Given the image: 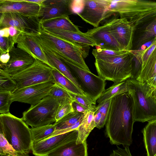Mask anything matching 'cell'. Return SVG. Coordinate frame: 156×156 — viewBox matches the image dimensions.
Here are the masks:
<instances>
[{
    "instance_id": "1",
    "label": "cell",
    "mask_w": 156,
    "mask_h": 156,
    "mask_svg": "<svg viewBox=\"0 0 156 156\" xmlns=\"http://www.w3.org/2000/svg\"><path fill=\"white\" fill-rule=\"evenodd\" d=\"M133 107V99L127 92L111 99L105 126V134L110 143L129 147L132 143Z\"/></svg>"
},
{
    "instance_id": "2",
    "label": "cell",
    "mask_w": 156,
    "mask_h": 156,
    "mask_svg": "<svg viewBox=\"0 0 156 156\" xmlns=\"http://www.w3.org/2000/svg\"><path fill=\"white\" fill-rule=\"evenodd\" d=\"M40 42L61 61L67 60L82 69L90 71L84 58L88 55L90 46L73 43L59 38L41 27L38 34H33Z\"/></svg>"
},
{
    "instance_id": "3",
    "label": "cell",
    "mask_w": 156,
    "mask_h": 156,
    "mask_svg": "<svg viewBox=\"0 0 156 156\" xmlns=\"http://www.w3.org/2000/svg\"><path fill=\"white\" fill-rule=\"evenodd\" d=\"M0 133L19 156H29L33 143L31 129L22 118H18L10 113L0 114Z\"/></svg>"
},
{
    "instance_id": "4",
    "label": "cell",
    "mask_w": 156,
    "mask_h": 156,
    "mask_svg": "<svg viewBox=\"0 0 156 156\" xmlns=\"http://www.w3.org/2000/svg\"><path fill=\"white\" fill-rule=\"evenodd\" d=\"M126 81L128 92L133 102L134 122L156 119V100L153 95L154 88L136 79L129 78Z\"/></svg>"
},
{
    "instance_id": "5",
    "label": "cell",
    "mask_w": 156,
    "mask_h": 156,
    "mask_svg": "<svg viewBox=\"0 0 156 156\" xmlns=\"http://www.w3.org/2000/svg\"><path fill=\"white\" fill-rule=\"evenodd\" d=\"M109 11L118 13L135 27L156 19V2L140 0H109Z\"/></svg>"
},
{
    "instance_id": "6",
    "label": "cell",
    "mask_w": 156,
    "mask_h": 156,
    "mask_svg": "<svg viewBox=\"0 0 156 156\" xmlns=\"http://www.w3.org/2000/svg\"><path fill=\"white\" fill-rule=\"evenodd\" d=\"M133 56L130 51L102 60L95 59L98 75L105 80L115 82L126 80L131 76Z\"/></svg>"
},
{
    "instance_id": "7",
    "label": "cell",
    "mask_w": 156,
    "mask_h": 156,
    "mask_svg": "<svg viewBox=\"0 0 156 156\" xmlns=\"http://www.w3.org/2000/svg\"><path fill=\"white\" fill-rule=\"evenodd\" d=\"M67 66L84 94L96 103L105 90L106 80L67 60L62 61Z\"/></svg>"
},
{
    "instance_id": "8",
    "label": "cell",
    "mask_w": 156,
    "mask_h": 156,
    "mask_svg": "<svg viewBox=\"0 0 156 156\" xmlns=\"http://www.w3.org/2000/svg\"><path fill=\"white\" fill-rule=\"evenodd\" d=\"M59 102L48 96L23 114L22 119L32 128L48 125L56 122L55 116Z\"/></svg>"
},
{
    "instance_id": "9",
    "label": "cell",
    "mask_w": 156,
    "mask_h": 156,
    "mask_svg": "<svg viewBox=\"0 0 156 156\" xmlns=\"http://www.w3.org/2000/svg\"><path fill=\"white\" fill-rule=\"evenodd\" d=\"M52 69L44 63L36 59L28 68L11 77L16 83V90L45 82L55 83Z\"/></svg>"
},
{
    "instance_id": "10",
    "label": "cell",
    "mask_w": 156,
    "mask_h": 156,
    "mask_svg": "<svg viewBox=\"0 0 156 156\" xmlns=\"http://www.w3.org/2000/svg\"><path fill=\"white\" fill-rule=\"evenodd\" d=\"M10 27L20 32L32 34H39L41 27L37 17L14 12L1 13L0 29Z\"/></svg>"
},
{
    "instance_id": "11",
    "label": "cell",
    "mask_w": 156,
    "mask_h": 156,
    "mask_svg": "<svg viewBox=\"0 0 156 156\" xmlns=\"http://www.w3.org/2000/svg\"><path fill=\"white\" fill-rule=\"evenodd\" d=\"M82 12L77 15L83 21L95 27L114 13L109 11V0H84Z\"/></svg>"
},
{
    "instance_id": "12",
    "label": "cell",
    "mask_w": 156,
    "mask_h": 156,
    "mask_svg": "<svg viewBox=\"0 0 156 156\" xmlns=\"http://www.w3.org/2000/svg\"><path fill=\"white\" fill-rule=\"evenodd\" d=\"M110 30L123 50H132L136 27L125 18L113 17L107 22Z\"/></svg>"
},
{
    "instance_id": "13",
    "label": "cell",
    "mask_w": 156,
    "mask_h": 156,
    "mask_svg": "<svg viewBox=\"0 0 156 156\" xmlns=\"http://www.w3.org/2000/svg\"><path fill=\"white\" fill-rule=\"evenodd\" d=\"M55 83L45 82L17 90L12 94V101L27 103L33 107L48 96Z\"/></svg>"
},
{
    "instance_id": "14",
    "label": "cell",
    "mask_w": 156,
    "mask_h": 156,
    "mask_svg": "<svg viewBox=\"0 0 156 156\" xmlns=\"http://www.w3.org/2000/svg\"><path fill=\"white\" fill-rule=\"evenodd\" d=\"M78 131L75 129L59 134L40 142L33 141L31 151L35 156H47L60 147L73 141H76Z\"/></svg>"
},
{
    "instance_id": "15",
    "label": "cell",
    "mask_w": 156,
    "mask_h": 156,
    "mask_svg": "<svg viewBox=\"0 0 156 156\" xmlns=\"http://www.w3.org/2000/svg\"><path fill=\"white\" fill-rule=\"evenodd\" d=\"M9 53L10 57L9 61L6 64L0 63V69L11 77L28 68L35 60L26 51L14 46Z\"/></svg>"
},
{
    "instance_id": "16",
    "label": "cell",
    "mask_w": 156,
    "mask_h": 156,
    "mask_svg": "<svg viewBox=\"0 0 156 156\" xmlns=\"http://www.w3.org/2000/svg\"><path fill=\"white\" fill-rule=\"evenodd\" d=\"M71 0H45L40 6L37 16L40 21L73 14L70 7Z\"/></svg>"
},
{
    "instance_id": "17",
    "label": "cell",
    "mask_w": 156,
    "mask_h": 156,
    "mask_svg": "<svg viewBox=\"0 0 156 156\" xmlns=\"http://www.w3.org/2000/svg\"><path fill=\"white\" fill-rule=\"evenodd\" d=\"M85 34L96 44V47L102 49L123 51L111 33L107 23L88 30Z\"/></svg>"
},
{
    "instance_id": "18",
    "label": "cell",
    "mask_w": 156,
    "mask_h": 156,
    "mask_svg": "<svg viewBox=\"0 0 156 156\" xmlns=\"http://www.w3.org/2000/svg\"><path fill=\"white\" fill-rule=\"evenodd\" d=\"M15 42L17 48L27 52L35 59H38L51 67L33 34L19 32L15 37Z\"/></svg>"
},
{
    "instance_id": "19",
    "label": "cell",
    "mask_w": 156,
    "mask_h": 156,
    "mask_svg": "<svg viewBox=\"0 0 156 156\" xmlns=\"http://www.w3.org/2000/svg\"><path fill=\"white\" fill-rule=\"evenodd\" d=\"M40 6L23 0H0V13L14 12L37 17Z\"/></svg>"
},
{
    "instance_id": "20",
    "label": "cell",
    "mask_w": 156,
    "mask_h": 156,
    "mask_svg": "<svg viewBox=\"0 0 156 156\" xmlns=\"http://www.w3.org/2000/svg\"><path fill=\"white\" fill-rule=\"evenodd\" d=\"M41 29L59 38L73 43L92 47L96 46V43L85 33H78L55 29Z\"/></svg>"
},
{
    "instance_id": "21",
    "label": "cell",
    "mask_w": 156,
    "mask_h": 156,
    "mask_svg": "<svg viewBox=\"0 0 156 156\" xmlns=\"http://www.w3.org/2000/svg\"><path fill=\"white\" fill-rule=\"evenodd\" d=\"M76 141H72L60 147L47 156H88L86 141L79 144H76Z\"/></svg>"
},
{
    "instance_id": "22",
    "label": "cell",
    "mask_w": 156,
    "mask_h": 156,
    "mask_svg": "<svg viewBox=\"0 0 156 156\" xmlns=\"http://www.w3.org/2000/svg\"><path fill=\"white\" fill-rule=\"evenodd\" d=\"M37 41L43 50L51 67L56 69L69 79L81 90L80 86L73 76L68 68L65 63L44 45L37 40Z\"/></svg>"
},
{
    "instance_id": "23",
    "label": "cell",
    "mask_w": 156,
    "mask_h": 156,
    "mask_svg": "<svg viewBox=\"0 0 156 156\" xmlns=\"http://www.w3.org/2000/svg\"><path fill=\"white\" fill-rule=\"evenodd\" d=\"M142 131L147 156L156 153V119L150 121Z\"/></svg>"
},
{
    "instance_id": "24",
    "label": "cell",
    "mask_w": 156,
    "mask_h": 156,
    "mask_svg": "<svg viewBox=\"0 0 156 156\" xmlns=\"http://www.w3.org/2000/svg\"><path fill=\"white\" fill-rule=\"evenodd\" d=\"M41 28L44 29H58L76 33L82 32L70 20L69 16L56 18L40 21Z\"/></svg>"
},
{
    "instance_id": "25",
    "label": "cell",
    "mask_w": 156,
    "mask_h": 156,
    "mask_svg": "<svg viewBox=\"0 0 156 156\" xmlns=\"http://www.w3.org/2000/svg\"><path fill=\"white\" fill-rule=\"evenodd\" d=\"M94 112L87 110L84 113L81 123L77 129L78 135L76 141V144L86 141L90 133L96 127L94 117Z\"/></svg>"
},
{
    "instance_id": "26",
    "label": "cell",
    "mask_w": 156,
    "mask_h": 156,
    "mask_svg": "<svg viewBox=\"0 0 156 156\" xmlns=\"http://www.w3.org/2000/svg\"><path fill=\"white\" fill-rule=\"evenodd\" d=\"M52 73L55 84L68 92L81 95H85L72 82L57 70L52 69Z\"/></svg>"
},
{
    "instance_id": "27",
    "label": "cell",
    "mask_w": 156,
    "mask_h": 156,
    "mask_svg": "<svg viewBox=\"0 0 156 156\" xmlns=\"http://www.w3.org/2000/svg\"><path fill=\"white\" fill-rule=\"evenodd\" d=\"M127 92V83L126 80L115 82L109 88L105 89L97 101L98 104H100L117 95Z\"/></svg>"
},
{
    "instance_id": "28",
    "label": "cell",
    "mask_w": 156,
    "mask_h": 156,
    "mask_svg": "<svg viewBox=\"0 0 156 156\" xmlns=\"http://www.w3.org/2000/svg\"><path fill=\"white\" fill-rule=\"evenodd\" d=\"M156 75V47L148 58L136 79L141 82H146Z\"/></svg>"
},
{
    "instance_id": "29",
    "label": "cell",
    "mask_w": 156,
    "mask_h": 156,
    "mask_svg": "<svg viewBox=\"0 0 156 156\" xmlns=\"http://www.w3.org/2000/svg\"><path fill=\"white\" fill-rule=\"evenodd\" d=\"M33 141L40 142L51 137L55 130L54 124L30 128Z\"/></svg>"
},
{
    "instance_id": "30",
    "label": "cell",
    "mask_w": 156,
    "mask_h": 156,
    "mask_svg": "<svg viewBox=\"0 0 156 156\" xmlns=\"http://www.w3.org/2000/svg\"><path fill=\"white\" fill-rule=\"evenodd\" d=\"M84 115V113L76 112H71L54 124L55 130L69 128L74 125Z\"/></svg>"
},
{
    "instance_id": "31",
    "label": "cell",
    "mask_w": 156,
    "mask_h": 156,
    "mask_svg": "<svg viewBox=\"0 0 156 156\" xmlns=\"http://www.w3.org/2000/svg\"><path fill=\"white\" fill-rule=\"evenodd\" d=\"M156 38V19L149 23L137 41V46Z\"/></svg>"
},
{
    "instance_id": "32",
    "label": "cell",
    "mask_w": 156,
    "mask_h": 156,
    "mask_svg": "<svg viewBox=\"0 0 156 156\" xmlns=\"http://www.w3.org/2000/svg\"><path fill=\"white\" fill-rule=\"evenodd\" d=\"M17 88L16 83L12 77L0 69V91H8L12 94Z\"/></svg>"
},
{
    "instance_id": "33",
    "label": "cell",
    "mask_w": 156,
    "mask_h": 156,
    "mask_svg": "<svg viewBox=\"0 0 156 156\" xmlns=\"http://www.w3.org/2000/svg\"><path fill=\"white\" fill-rule=\"evenodd\" d=\"M49 95L59 104L68 101H74L68 91L55 83L51 89Z\"/></svg>"
},
{
    "instance_id": "34",
    "label": "cell",
    "mask_w": 156,
    "mask_h": 156,
    "mask_svg": "<svg viewBox=\"0 0 156 156\" xmlns=\"http://www.w3.org/2000/svg\"><path fill=\"white\" fill-rule=\"evenodd\" d=\"M74 101L77 102L87 110L95 111L96 109V104L90 98L86 96H83L68 92Z\"/></svg>"
},
{
    "instance_id": "35",
    "label": "cell",
    "mask_w": 156,
    "mask_h": 156,
    "mask_svg": "<svg viewBox=\"0 0 156 156\" xmlns=\"http://www.w3.org/2000/svg\"><path fill=\"white\" fill-rule=\"evenodd\" d=\"M126 51H115L109 50L102 49L96 47V49H93L92 54L95 59L102 60L105 58L112 57L120 55Z\"/></svg>"
},
{
    "instance_id": "36",
    "label": "cell",
    "mask_w": 156,
    "mask_h": 156,
    "mask_svg": "<svg viewBox=\"0 0 156 156\" xmlns=\"http://www.w3.org/2000/svg\"><path fill=\"white\" fill-rule=\"evenodd\" d=\"M12 93L8 91H0V113L5 114L9 113L12 101Z\"/></svg>"
},
{
    "instance_id": "37",
    "label": "cell",
    "mask_w": 156,
    "mask_h": 156,
    "mask_svg": "<svg viewBox=\"0 0 156 156\" xmlns=\"http://www.w3.org/2000/svg\"><path fill=\"white\" fill-rule=\"evenodd\" d=\"M111 99L107 100L101 104H98L96 106V109L99 110L101 114L100 122L96 127L99 129L103 127L105 124L109 112Z\"/></svg>"
},
{
    "instance_id": "38",
    "label": "cell",
    "mask_w": 156,
    "mask_h": 156,
    "mask_svg": "<svg viewBox=\"0 0 156 156\" xmlns=\"http://www.w3.org/2000/svg\"><path fill=\"white\" fill-rule=\"evenodd\" d=\"M72 101H68L59 104L56 112L55 122H58L69 113L74 112L72 105Z\"/></svg>"
},
{
    "instance_id": "39",
    "label": "cell",
    "mask_w": 156,
    "mask_h": 156,
    "mask_svg": "<svg viewBox=\"0 0 156 156\" xmlns=\"http://www.w3.org/2000/svg\"><path fill=\"white\" fill-rule=\"evenodd\" d=\"M0 154L19 156L17 151L8 142L3 135L0 133Z\"/></svg>"
},
{
    "instance_id": "40",
    "label": "cell",
    "mask_w": 156,
    "mask_h": 156,
    "mask_svg": "<svg viewBox=\"0 0 156 156\" xmlns=\"http://www.w3.org/2000/svg\"><path fill=\"white\" fill-rule=\"evenodd\" d=\"M15 37L9 36L8 37L0 36V52L1 54L9 52L14 46Z\"/></svg>"
},
{
    "instance_id": "41",
    "label": "cell",
    "mask_w": 156,
    "mask_h": 156,
    "mask_svg": "<svg viewBox=\"0 0 156 156\" xmlns=\"http://www.w3.org/2000/svg\"><path fill=\"white\" fill-rule=\"evenodd\" d=\"M84 6V0H71L70 7L73 13L77 15L83 11Z\"/></svg>"
},
{
    "instance_id": "42",
    "label": "cell",
    "mask_w": 156,
    "mask_h": 156,
    "mask_svg": "<svg viewBox=\"0 0 156 156\" xmlns=\"http://www.w3.org/2000/svg\"><path fill=\"white\" fill-rule=\"evenodd\" d=\"M110 156H132L129 147H124L123 148L117 146L116 149L113 150Z\"/></svg>"
},
{
    "instance_id": "43",
    "label": "cell",
    "mask_w": 156,
    "mask_h": 156,
    "mask_svg": "<svg viewBox=\"0 0 156 156\" xmlns=\"http://www.w3.org/2000/svg\"><path fill=\"white\" fill-rule=\"evenodd\" d=\"M72 105L73 111L74 112L84 113L87 110L81 105L75 101H72Z\"/></svg>"
},
{
    "instance_id": "44",
    "label": "cell",
    "mask_w": 156,
    "mask_h": 156,
    "mask_svg": "<svg viewBox=\"0 0 156 156\" xmlns=\"http://www.w3.org/2000/svg\"><path fill=\"white\" fill-rule=\"evenodd\" d=\"M10 55L9 52L5 54H1L0 61V63L5 64L7 63L10 59Z\"/></svg>"
},
{
    "instance_id": "45",
    "label": "cell",
    "mask_w": 156,
    "mask_h": 156,
    "mask_svg": "<svg viewBox=\"0 0 156 156\" xmlns=\"http://www.w3.org/2000/svg\"><path fill=\"white\" fill-rule=\"evenodd\" d=\"M94 117L96 127L99 124L101 119V114L100 112L98 110L96 109L94 112Z\"/></svg>"
},
{
    "instance_id": "46",
    "label": "cell",
    "mask_w": 156,
    "mask_h": 156,
    "mask_svg": "<svg viewBox=\"0 0 156 156\" xmlns=\"http://www.w3.org/2000/svg\"><path fill=\"white\" fill-rule=\"evenodd\" d=\"M146 82L151 87L156 88V75L148 80Z\"/></svg>"
},
{
    "instance_id": "47",
    "label": "cell",
    "mask_w": 156,
    "mask_h": 156,
    "mask_svg": "<svg viewBox=\"0 0 156 156\" xmlns=\"http://www.w3.org/2000/svg\"><path fill=\"white\" fill-rule=\"evenodd\" d=\"M0 36L3 37H8L9 36V28L5 27L0 29Z\"/></svg>"
},
{
    "instance_id": "48",
    "label": "cell",
    "mask_w": 156,
    "mask_h": 156,
    "mask_svg": "<svg viewBox=\"0 0 156 156\" xmlns=\"http://www.w3.org/2000/svg\"><path fill=\"white\" fill-rule=\"evenodd\" d=\"M9 31L10 36L12 37L16 36L20 32L12 27H9Z\"/></svg>"
},
{
    "instance_id": "49",
    "label": "cell",
    "mask_w": 156,
    "mask_h": 156,
    "mask_svg": "<svg viewBox=\"0 0 156 156\" xmlns=\"http://www.w3.org/2000/svg\"><path fill=\"white\" fill-rule=\"evenodd\" d=\"M153 95L156 100V88H154V89L153 92Z\"/></svg>"
},
{
    "instance_id": "50",
    "label": "cell",
    "mask_w": 156,
    "mask_h": 156,
    "mask_svg": "<svg viewBox=\"0 0 156 156\" xmlns=\"http://www.w3.org/2000/svg\"><path fill=\"white\" fill-rule=\"evenodd\" d=\"M0 156H13L9 155H6V154H0Z\"/></svg>"
},
{
    "instance_id": "51",
    "label": "cell",
    "mask_w": 156,
    "mask_h": 156,
    "mask_svg": "<svg viewBox=\"0 0 156 156\" xmlns=\"http://www.w3.org/2000/svg\"><path fill=\"white\" fill-rule=\"evenodd\" d=\"M154 156H156V153L155 154Z\"/></svg>"
}]
</instances>
